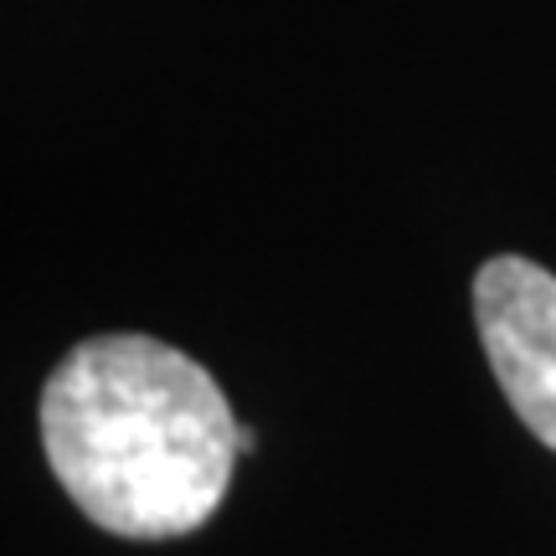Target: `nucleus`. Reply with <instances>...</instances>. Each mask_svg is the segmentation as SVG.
Wrapping results in <instances>:
<instances>
[{
    "instance_id": "obj_2",
    "label": "nucleus",
    "mask_w": 556,
    "mask_h": 556,
    "mask_svg": "<svg viewBox=\"0 0 556 556\" xmlns=\"http://www.w3.org/2000/svg\"><path fill=\"white\" fill-rule=\"evenodd\" d=\"M475 319L505 402L556 448V274L500 253L475 274Z\"/></svg>"
},
{
    "instance_id": "obj_1",
    "label": "nucleus",
    "mask_w": 556,
    "mask_h": 556,
    "mask_svg": "<svg viewBox=\"0 0 556 556\" xmlns=\"http://www.w3.org/2000/svg\"><path fill=\"white\" fill-rule=\"evenodd\" d=\"M212 371L155 336H93L41 387V448L83 516L170 541L217 516L242 454Z\"/></svg>"
}]
</instances>
